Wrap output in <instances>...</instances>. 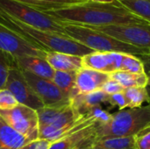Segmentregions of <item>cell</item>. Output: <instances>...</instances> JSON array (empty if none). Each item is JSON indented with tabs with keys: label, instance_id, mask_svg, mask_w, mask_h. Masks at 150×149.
I'll list each match as a JSON object with an SVG mask.
<instances>
[{
	"label": "cell",
	"instance_id": "obj_1",
	"mask_svg": "<svg viewBox=\"0 0 150 149\" xmlns=\"http://www.w3.org/2000/svg\"><path fill=\"white\" fill-rule=\"evenodd\" d=\"M56 20L83 26L122 25L149 23L142 17L126 8L118 0L99 3L82 0L60 8L41 11Z\"/></svg>",
	"mask_w": 150,
	"mask_h": 149
},
{
	"label": "cell",
	"instance_id": "obj_2",
	"mask_svg": "<svg viewBox=\"0 0 150 149\" xmlns=\"http://www.w3.org/2000/svg\"><path fill=\"white\" fill-rule=\"evenodd\" d=\"M0 24L16 32L37 48L45 52H59L80 57H83L94 52L67 35L32 27L1 11Z\"/></svg>",
	"mask_w": 150,
	"mask_h": 149
},
{
	"label": "cell",
	"instance_id": "obj_3",
	"mask_svg": "<svg viewBox=\"0 0 150 149\" xmlns=\"http://www.w3.org/2000/svg\"><path fill=\"white\" fill-rule=\"evenodd\" d=\"M62 24L64 32L68 37L91 48L94 52H113L132 54L142 60L145 64L150 63V53L147 50L122 42L108 34L87 26Z\"/></svg>",
	"mask_w": 150,
	"mask_h": 149
},
{
	"label": "cell",
	"instance_id": "obj_4",
	"mask_svg": "<svg viewBox=\"0 0 150 149\" xmlns=\"http://www.w3.org/2000/svg\"><path fill=\"white\" fill-rule=\"evenodd\" d=\"M149 128L150 103L146 106L116 112L107 124L98 123L96 140L134 136Z\"/></svg>",
	"mask_w": 150,
	"mask_h": 149
},
{
	"label": "cell",
	"instance_id": "obj_5",
	"mask_svg": "<svg viewBox=\"0 0 150 149\" xmlns=\"http://www.w3.org/2000/svg\"><path fill=\"white\" fill-rule=\"evenodd\" d=\"M0 11L34 28L66 35L63 24L44 11L16 0H0Z\"/></svg>",
	"mask_w": 150,
	"mask_h": 149
},
{
	"label": "cell",
	"instance_id": "obj_6",
	"mask_svg": "<svg viewBox=\"0 0 150 149\" xmlns=\"http://www.w3.org/2000/svg\"><path fill=\"white\" fill-rule=\"evenodd\" d=\"M0 116L12 129L24 136L29 142L39 140L37 111L18 104L12 109L0 111Z\"/></svg>",
	"mask_w": 150,
	"mask_h": 149
},
{
	"label": "cell",
	"instance_id": "obj_7",
	"mask_svg": "<svg viewBox=\"0 0 150 149\" xmlns=\"http://www.w3.org/2000/svg\"><path fill=\"white\" fill-rule=\"evenodd\" d=\"M87 27L108 34L122 42L147 50L150 53V23Z\"/></svg>",
	"mask_w": 150,
	"mask_h": 149
},
{
	"label": "cell",
	"instance_id": "obj_8",
	"mask_svg": "<svg viewBox=\"0 0 150 149\" xmlns=\"http://www.w3.org/2000/svg\"><path fill=\"white\" fill-rule=\"evenodd\" d=\"M20 70L28 84L43 103L44 107L62 108L71 105V100L64 96L52 80L37 76L23 69Z\"/></svg>",
	"mask_w": 150,
	"mask_h": 149
},
{
	"label": "cell",
	"instance_id": "obj_9",
	"mask_svg": "<svg viewBox=\"0 0 150 149\" xmlns=\"http://www.w3.org/2000/svg\"><path fill=\"white\" fill-rule=\"evenodd\" d=\"M5 88L11 92L19 105L28 106L35 111L44 107L43 103L28 84L21 70L17 66L9 68Z\"/></svg>",
	"mask_w": 150,
	"mask_h": 149
},
{
	"label": "cell",
	"instance_id": "obj_10",
	"mask_svg": "<svg viewBox=\"0 0 150 149\" xmlns=\"http://www.w3.org/2000/svg\"><path fill=\"white\" fill-rule=\"evenodd\" d=\"M0 50L13 57L38 56L45 58L46 53L0 24Z\"/></svg>",
	"mask_w": 150,
	"mask_h": 149
},
{
	"label": "cell",
	"instance_id": "obj_11",
	"mask_svg": "<svg viewBox=\"0 0 150 149\" xmlns=\"http://www.w3.org/2000/svg\"><path fill=\"white\" fill-rule=\"evenodd\" d=\"M124 54L113 52H93L82 58L83 68L111 75L120 70Z\"/></svg>",
	"mask_w": 150,
	"mask_h": 149
},
{
	"label": "cell",
	"instance_id": "obj_12",
	"mask_svg": "<svg viewBox=\"0 0 150 149\" xmlns=\"http://www.w3.org/2000/svg\"><path fill=\"white\" fill-rule=\"evenodd\" d=\"M110 76L96 70L82 68L76 72V94H88L101 90Z\"/></svg>",
	"mask_w": 150,
	"mask_h": 149
},
{
	"label": "cell",
	"instance_id": "obj_13",
	"mask_svg": "<svg viewBox=\"0 0 150 149\" xmlns=\"http://www.w3.org/2000/svg\"><path fill=\"white\" fill-rule=\"evenodd\" d=\"M98 122L83 129L64 136L59 141L51 143L48 149H73L96 139V127Z\"/></svg>",
	"mask_w": 150,
	"mask_h": 149
},
{
	"label": "cell",
	"instance_id": "obj_14",
	"mask_svg": "<svg viewBox=\"0 0 150 149\" xmlns=\"http://www.w3.org/2000/svg\"><path fill=\"white\" fill-rule=\"evenodd\" d=\"M16 65L18 68L28 71L37 76L52 80L54 70L43 57L23 56L15 58Z\"/></svg>",
	"mask_w": 150,
	"mask_h": 149
},
{
	"label": "cell",
	"instance_id": "obj_15",
	"mask_svg": "<svg viewBox=\"0 0 150 149\" xmlns=\"http://www.w3.org/2000/svg\"><path fill=\"white\" fill-rule=\"evenodd\" d=\"M83 57L59 52H47L45 59L54 71L77 72L83 68Z\"/></svg>",
	"mask_w": 150,
	"mask_h": 149
},
{
	"label": "cell",
	"instance_id": "obj_16",
	"mask_svg": "<svg viewBox=\"0 0 150 149\" xmlns=\"http://www.w3.org/2000/svg\"><path fill=\"white\" fill-rule=\"evenodd\" d=\"M108 96L101 90H98L88 94L76 95L71 99V104L81 115H84L91 109L100 106L103 103H106Z\"/></svg>",
	"mask_w": 150,
	"mask_h": 149
},
{
	"label": "cell",
	"instance_id": "obj_17",
	"mask_svg": "<svg viewBox=\"0 0 150 149\" xmlns=\"http://www.w3.org/2000/svg\"><path fill=\"white\" fill-rule=\"evenodd\" d=\"M29 141L12 129L0 116V149H18Z\"/></svg>",
	"mask_w": 150,
	"mask_h": 149
},
{
	"label": "cell",
	"instance_id": "obj_18",
	"mask_svg": "<svg viewBox=\"0 0 150 149\" xmlns=\"http://www.w3.org/2000/svg\"><path fill=\"white\" fill-rule=\"evenodd\" d=\"M76 72L54 71L52 79L64 96L70 100L77 95L76 91Z\"/></svg>",
	"mask_w": 150,
	"mask_h": 149
},
{
	"label": "cell",
	"instance_id": "obj_19",
	"mask_svg": "<svg viewBox=\"0 0 150 149\" xmlns=\"http://www.w3.org/2000/svg\"><path fill=\"white\" fill-rule=\"evenodd\" d=\"M110 77L118 82L124 89L131 87H147L149 77L147 73L134 74L123 71H116L109 75Z\"/></svg>",
	"mask_w": 150,
	"mask_h": 149
},
{
	"label": "cell",
	"instance_id": "obj_20",
	"mask_svg": "<svg viewBox=\"0 0 150 149\" xmlns=\"http://www.w3.org/2000/svg\"><path fill=\"white\" fill-rule=\"evenodd\" d=\"M88 149H135L134 136L95 140Z\"/></svg>",
	"mask_w": 150,
	"mask_h": 149
},
{
	"label": "cell",
	"instance_id": "obj_21",
	"mask_svg": "<svg viewBox=\"0 0 150 149\" xmlns=\"http://www.w3.org/2000/svg\"><path fill=\"white\" fill-rule=\"evenodd\" d=\"M128 108H138L145 102L150 103L147 87H131L124 90Z\"/></svg>",
	"mask_w": 150,
	"mask_h": 149
},
{
	"label": "cell",
	"instance_id": "obj_22",
	"mask_svg": "<svg viewBox=\"0 0 150 149\" xmlns=\"http://www.w3.org/2000/svg\"><path fill=\"white\" fill-rule=\"evenodd\" d=\"M16 1L30 5L39 11H46V10L60 8L72 4H76L82 0H16Z\"/></svg>",
	"mask_w": 150,
	"mask_h": 149
},
{
	"label": "cell",
	"instance_id": "obj_23",
	"mask_svg": "<svg viewBox=\"0 0 150 149\" xmlns=\"http://www.w3.org/2000/svg\"><path fill=\"white\" fill-rule=\"evenodd\" d=\"M126 8L150 23V0H118Z\"/></svg>",
	"mask_w": 150,
	"mask_h": 149
},
{
	"label": "cell",
	"instance_id": "obj_24",
	"mask_svg": "<svg viewBox=\"0 0 150 149\" xmlns=\"http://www.w3.org/2000/svg\"><path fill=\"white\" fill-rule=\"evenodd\" d=\"M123 72L134 73V74H144L145 63L140 58L132 54H124L120 70Z\"/></svg>",
	"mask_w": 150,
	"mask_h": 149
},
{
	"label": "cell",
	"instance_id": "obj_25",
	"mask_svg": "<svg viewBox=\"0 0 150 149\" xmlns=\"http://www.w3.org/2000/svg\"><path fill=\"white\" fill-rule=\"evenodd\" d=\"M12 66H17L15 57L0 50V90L5 88L9 68Z\"/></svg>",
	"mask_w": 150,
	"mask_h": 149
},
{
	"label": "cell",
	"instance_id": "obj_26",
	"mask_svg": "<svg viewBox=\"0 0 150 149\" xmlns=\"http://www.w3.org/2000/svg\"><path fill=\"white\" fill-rule=\"evenodd\" d=\"M18 102L6 88L0 90V111L10 110L16 107Z\"/></svg>",
	"mask_w": 150,
	"mask_h": 149
},
{
	"label": "cell",
	"instance_id": "obj_27",
	"mask_svg": "<svg viewBox=\"0 0 150 149\" xmlns=\"http://www.w3.org/2000/svg\"><path fill=\"white\" fill-rule=\"evenodd\" d=\"M106 103H108L112 107H118L120 111H122L127 107V102L124 91L109 95Z\"/></svg>",
	"mask_w": 150,
	"mask_h": 149
},
{
	"label": "cell",
	"instance_id": "obj_28",
	"mask_svg": "<svg viewBox=\"0 0 150 149\" xmlns=\"http://www.w3.org/2000/svg\"><path fill=\"white\" fill-rule=\"evenodd\" d=\"M134 148L150 149V128L134 135Z\"/></svg>",
	"mask_w": 150,
	"mask_h": 149
},
{
	"label": "cell",
	"instance_id": "obj_29",
	"mask_svg": "<svg viewBox=\"0 0 150 149\" xmlns=\"http://www.w3.org/2000/svg\"><path fill=\"white\" fill-rule=\"evenodd\" d=\"M88 113H90L91 116H93L98 121V123L102 124V125L107 124L112 119V113L108 112L105 110H103L101 108V106H98V107L91 109Z\"/></svg>",
	"mask_w": 150,
	"mask_h": 149
},
{
	"label": "cell",
	"instance_id": "obj_30",
	"mask_svg": "<svg viewBox=\"0 0 150 149\" xmlns=\"http://www.w3.org/2000/svg\"><path fill=\"white\" fill-rule=\"evenodd\" d=\"M124 88L115 80L112 79L111 77L104 83V85L101 88V90L104 91L107 95H112L115 93L122 92L124 91Z\"/></svg>",
	"mask_w": 150,
	"mask_h": 149
},
{
	"label": "cell",
	"instance_id": "obj_31",
	"mask_svg": "<svg viewBox=\"0 0 150 149\" xmlns=\"http://www.w3.org/2000/svg\"><path fill=\"white\" fill-rule=\"evenodd\" d=\"M51 146V142L46 140H37L34 141H30L25 146L18 149H48Z\"/></svg>",
	"mask_w": 150,
	"mask_h": 149
},
{
	"label": "cell",
	"instance_id": "obj_32",
	"mask_svg": "<svg viewBox=\"0 0 150 149\" xmlns=\"http://www.w3.org/2000/svg\"><path fill=\"white\" fill-rule=\"evenodd\" d=\"M95 140H96V139H94V140H92V141H89V142H87V143H85V144H83V145H82V146H80V147H77V148L73 149H88L89 148V147H90V145H91Z\"/></svg>",
	"mask_w": 150,
	"mask_h": 149
},
{
	"label": "cell",
	"instance_id": "obj_33",
	"mask_svg": "<svg viewBox=\"0 0 150 149\" xmlns=\"http://www.w3.org/2000/svg\"><path fill=\"white\" fill-rule=\"evenodd\" d=\"M91 1H94V2H99V3H111L116 0H91Z\"/></svg>",
	"mask_w": 150,
	"mask_h": 149
},
{
	"label": "cell",
	"instance_id": "obj_34",
	"mask_svg": "<svg viewBox=\"0 0 150 149\" xmlns=\"http://www.w3.org/2000/svg\"><path fill=\"white\" fill-rule=\"evenodd\" d=\"M147 75H148V77H149V84H148V85L150 86V70L149 71V73H148Z\"/></svg>",
	"mask_w": 150,
	"mask_h": 149
},
{
	"label": "cell",
	"instance_id": "obj_35",
	"mask_svg": "<svg viewBox=\"0 0 150 149\" xmlns=\"http://www.w3.org/2000/svg\"><path fill=\"white\" fill-rule=\"evenodd\" d=\"M147 90H148V92H149V97H150V86H147Z\"/></svg>",
	"mask_w": 150,
	"mask_h": 149
}]
</instances>
